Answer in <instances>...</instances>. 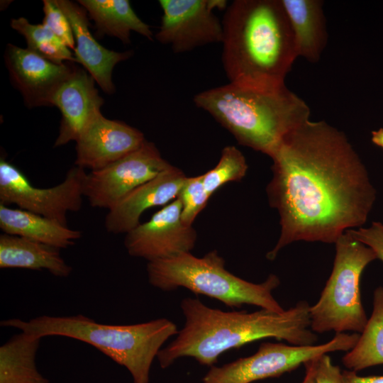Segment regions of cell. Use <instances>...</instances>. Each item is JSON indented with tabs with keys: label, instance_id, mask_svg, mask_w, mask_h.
Wrapping results in <instances>:
<instances>
[{
	"label": "cell",
	"instance_id": "6da1fadb",
	"mask_svg": "<svg viewBox=\"0 0 383 383\" xmlns=\"http://www.w3.org/2000/svg\"><path fill=\"white\" fill-rule=\"evenodd\" d=\"M270 158L267 194L279 213L281 233L268 260L292 242L335 243L346 231L365 223L376 190L344 133L323 121L307 120Z\"/></svg>",
	"mask_w": 383,
	"mask_h": 383
},
{
	"label": "cell",
	"instance_id": "7a4b0ae2",
	"mask_svg": "<svg viewBox=\"0 0 383 383\" xmlns=\"http://www.w3.org/2000/svg\"><path fill=\"white\" fill-rule=\"evenodd\" d=\"M309 308L302 300L282 312L264 309L251 313L223 311L198 299H184L181 309L184 326L175 340L159 351V364L165 369L179 358L190 357L212 367L224 352L267 338L294 345H313L318 338L309 328Z\"/></svg>",
	"mask_w": 383,
	"mask_h": 383
},
{
	"label": "cell",
	"instance_id": "3957f363",
	"mask_svg": "<svg viewBox=\"0 0 383 383\" xmlns=\"http://www.w3.org/2000/svg\"><path fill=\"white\" fill-rule=\"evenodd\" d=\"M222 63L230 83L276 89L298 55L281 0H235L222 20Z\"/></svg>",
	"mask_w": 383,
	"mask_h": 383
},
{
	"label": "cell",
	"instance_id": "277c9868",
	"mask_svg": "<svg viewBox=\"0 0 383 383\" xmlns=\"http://www.w3.org/2000/svg\"><path fill=\"white\" fill-rule=\"evenodd\" d=\"M193 100L240 145L270 157L284 138L310 116L306 103L286 85L258 89L229 82L196 94Z\"/></svg>",
	"mask_w": 383,
	"mask_h": 383
},
{
	"label": "cell",
	"instance_id": "5b68a950",
	"mask_svg": "<svg viewBox=\"0 0 383 383\" xmlns=\"http://www.w3.org/2000/svg\"><path fill=\"white\" fill-rule=\"evenodd\" d=\"M1 326L40 338L64 336L89 344L126 367L133 383H149L154 359L163 344L178 333L176 324L165 318L131 325L98 323L82 314L40 316L28 321L9 318Z\"/></svg>",
	"mask_w": 383,
	"mask_h": 383
},
{
	"label": "cell",
	"instance_id": "8992f818",
	"mask_svg": "<svg viewBox=\"0 0 383 383\" xmlns=\"http://www.w3.org/2000/svg\"><path fill=\"white\" fill-rule=\"evenodd\" d=\"M225 265L216 250L202 257L184 252L148 262L147 272L150 284L163 291L184 287L231 308L250 304L275 312L284 311L272 295L280 284L277 275L271 274L265 282L255 284L234 275Z\"/></svg>",
	"mask_w": 383,
	"mask_h": 383
},
{
	"label": "cell",
	"instance_id": "52a82bcc",
	"mask_svg": "<svg viewBox=\"0 0 383 383\" xmlns=\"http://www.w3.org/2000/svg\"><path fill=\"white\" fill-rule=\"evenodd\" d=\"M335 244L331 274L318 301L309 308L310 328L318 333H361L368 319L361 300L360 277L377 258L371 248L346 231Z\"/></svg>",
	"mask_w": 383,
	"mask_h": 383
},
{
	"label": "cell",
	"instance_id": "ba28073f",
	"mask_svg": "<svg viewBox=\"0 0 383 383\" xmlns=\"http://www.w3.org/2000/svg\"><path fill=\"white\" fill-rule=\"evenodd\" d=\"M360 337L357 333H338L328 342L318 345H287L265 342L257 352L221 367L212 366L202 383H251L277 377L324 354L349 351Z\"/></svg>",
	"mask_w": 383,
	"mask_h": 383
},
{
	"label": "cell",
	"instance_id": "9c48e42d",
	"mask_svg": "<svg viewBox=\"0 0 383 383\" xmlns=\"http://www.w3.org/2000/svg\"><path fill=\"white\" fill-rule=\"evenodd\" d=\"M84 169L74 166L56 186L39 188L30 183L17 167L0 160V204H16L26 210L67 226V213L78 211L82 206Z\"/></svg>",
	"mask_w": 383,
	"mask_h": 383
},
{
	"label": "cell",
	"instance_id": "30bf717a",
	"mask_svg": "<svg viewBox=\"0 0 383 383\" xmlns=\"http://www.w3.org/2000/svg\"><path fill=\"white\" fill-rule=\"evenodd\" d=\"M171 165L155 145L146 140L123 158L103 169L87 173L84 196L93 208L109 210L133 189Z\"/></svg>",
	"mask_w": 383,
	"mask_h": 383
},
{
	"label": "cell",
	"instance_id": "8fae6325",
	"mask_svg": "<svg viewBox=\"0 0 383 383\" xmlns=\"http://www.w3.org/2000/svg\"><path fill=\"white\" fill-rule=\"evenodd\" d=\"M161 24L155 38L175 53L222 43L223 25L213 13L225 9L224 0H160Z\"/></svg>",
	"mask_w": 383,
	"mask_h": 383
},
{
	"label": "cell",
	"instance_id": "7c38bea8",
	"mask_svg": "<svg viewBox=\"0 0 383 383\" xmlns=\"http://www.w3.org/2000/svg\"><path fill=\"white\" fill-rule=\"evenodd\" d=\"M181 213L182 204L177 198L127 233L124 245L128 253L150 262L191 252L197 233L182 223Z\"/></svg>",
	"mask_w": 383,
	"mask_h": 383
},
{
	"label": "cell",
	"instance_id": "4fadbf2b",
	"mask_svg": "<svg viewBox=\"0 0 383 383\" xmlns=\"http://www.w3.org/2000/svg\"><path fill=\"white\" fill-rule=\"evenodd\" d=\"M4 62L11 84L30 109L52 106L56 90L70 74L74 63L57 64L11 43L6 45Z\"/></svg>",
	"mask_w": 383,
	"mask_h": 383
},
{
	"label": "cell",
	"instance_id": "5bb4252c",
	"mask_svg": "<svg viewBox=\"0 0 383 383\" xmlns=\"http://www.w3.org/2000/svg\"><path fill=\"white\" fill-rule=\"evenodd\" d=\"M147 140L144 134L123 121L99 113L76 141L75 166L96 171L138 150Z\"/></svg>",
	"mask_w": 383,
	"mask_h": 383
},
{
	"label": "cell",
	"instance_id": "9a60e30c",
	"mask_svg": "<svg viewBox=\"0 0 383 383\" xmlns=\"http://www.w3.org/2000/svg\"><path fill=\"white\" fill-rule=\"evenodd\" d=\"M103 104L93 77L74 63L70 74L59 86L51 102L62 115L54 147L76 142L87 125L101 112Z\"/></svg>",
	"mask_w": 383,
	"mask_h": 383
},
{
	"label": "cell",
	"instance_id": "2e32d148",
	"mask_svg": "<svg viewBox=\"0 0 383 383\" xmlns=\"http://www.w3.org/2000/svg\"><path fill=\"white\" fill-rule=\"evenodd\" d=\"M187 177L171 165L142 184L108 210L104 226L109 233H127L138 226L144 211L170 204L178 197Z\"/></svg>",
	"mask_w": 383,
	"mask_h": 383
},
{
	"label": "cell",
	"instance_id": "e0dca14e",
	"mask_svg": "<svg viewBox=\"0 0 383 383\" xmlns=\"http://www.w3.org/2000/svg\"><path fill=\"white\" fill-rule=\"evenodd\" d=\"M55 2L72 26L77 62L84 66L104 92L113 94L116 89L112 81L113 70L116 64L130 58L133 51L116 52L103 47L89 30L88 13L82 5L68 0H55Z\"/></svg>",
	"mask_w": 383,
	"mask_h": 383
},
{
	"label": "cell",
	"instance_id": "ac0fdd59",
	"mask_svg": "<svg viewBox=\"0 0 383 383\" xmlns=\"http://www.w3.org/2000/svg\"><path fill=\"white\" fill-rule=\"evenodd\" d=\"M296 43L298 55L318 61L327 43L323 2L319 0H281Z\"/></svg>",
	"mask_w": 383,
	"mask_h": 383
},
{
	"label": "cell",
	"instance_id": "d6986e66",
	"mask_svg": "<svg viewBox=\"0 0 383 383\" xmlns=\"http://www.w3.org/2000/svg\"><path fill=\"white\" fill-rule=\"evenodd\" d=\"M0 228L4 233L17 235L59 249L73 245L82 232L43 216L0 204Z\"/></svg>",
	"mask_w": 383,
	"mask_h": 383
},
{
	"label": "cell",
	"instance_id": "ffe728a7",
	"mask_svg": "<svg viewBox=\"0 0 383 383\" xmlns=\"http://www.w3.org/2000/svg\"><path fill=\"white\" fill-rule=\"evenodd\" d=\"M60 249L23 237L0 235V267L45 270L58 277H67L72 268L62 257Z\"/></svg>",
	"mask_w": 383,
	"mask_h": 383
},
{
	"label": "cell",
	"instance_id": "44dd1931",
	"mask_svg": "<svg viewBox=\"0 0 383 383\" xmlns=\"http://www.w3.org/2000/svg\"><path fill=\"white\" fill-rule=\"evenodd\" d=\"M94 21L97 33L131 43V33L135 31L152 40V32L127 0H79L77 1Z\"/></svg>",
	"mask_w": 383,
	"mask_h": 383
},
{
	"label": "cell",
	"instance_id": "7402d4cb",
	"mask_svg": "<svg viewBox=\"0 0 383 383\" xmlns=\"http://www.w3.org/2000/svg\"><path fill=\"white\" fill-rule=\"evenodd\" d=\"M41 338L21 331L0 347V383H50L35 365Z\"/></svg>",
	"mask_w": 383,
	"mask_h": 383
},
{
	"label": "cell",
	"instance_id": "603a6c76",
	"mask_svg": "<svg viewBox=\"0 0 383 383\" xmlns=\"http://www.w3.org/2000/svg\"><path fill=\"white\" fill-rule=\"evenodd\" d=\"M342 362L346 368L356 372L383 364V287L374 290L372 314L355 345Z\"/></svg>",
	"mask_w": 383,
	"mask_h": 383
},
{
	"label": "cell",
	"instance_id": "cb8c5ba5",
	"mask_svg": "<svg viewBox=\"0 0 383 383\" xmlns=\"http://www.w3.org/2000/svg\"><path fill=\"white\" fill-rule=\"evenodd\" d=\"M10 25L24 37L27 49L36 55L57 64L77 62L70 49L43 24H32L20 17L11 19Z\"/></svg>",
	"mask_w": 383,
	"mask_h": 383
},
{
	"label": "cell",
	"instance_id": "d4e9b609",
	"mask_svg": "<svg viewBox=\"0 0 383 383\" xmlns=\"http://www.w3.org/2000/svg\"><path fill=\"white\" fill-rule=\"evenodd\" d=\"M248 166L243 154L234 145L226 146L216 165L202 174L204 187L210 196L230 182H239L246 174Z\"/></svg>",
	"mask_w": 383,
	"mask_h": 383
},
{
	"label": "cell",
	"instance_id": "484cf974",
	"mask_svg": "<svg viewBox=\"0 0 383 383\" xmlns=\"http://www.w3.org/2000/svg\"><path fill=\"white\" fill-rule=\"evenodd\" d=\"M210 197L204 187L202 174L187 177L177 197L182 204L181 218L185 226H192Z\"/></svg>",
	"mask_w": 383,
	"mask_h": 383
},
{
	"label": "cell",
	"instance_id": "4316f807",
	"mask_svg": "<svg viewBox=\"0 0 383 383\" xmlns=\"http://www.w3.org/2000/svg\"><path fill=\"white\" fill-rule=\"evenodd\" d=\"M44 17L42 24L48 28L65 46L74 50L76 48L74 35L70 23L56 4L55 0H43Z\"/></svg>",
	"mask_w": 383,
	"mask_h": 383
},
{
	"label": "cell",
	"instance_id": "83f0119b",
	"mask_svg": "<svg viewBox=\"0 0 383 383\" xmlns=\"http://www.w3.org/2000/svg\"><path fill=\"white\" fill-rule=\"evenodd\" d=\"M354 238L371 248L383 262V223L372 222L367 228L360 227L357 230L346 231Z\"/></svg>",
	"mask_w": 383,
	"mask_h": 383
},
{
	"label": "cell",
	"instance_id": "f1b7e54d",
	"mask_svg": "<svg viewBox=\"0 0 383 383\" xmlns=\"http://www.w3.org/2000/svg\"><path fill=\"white\" fill-rule=\"evenodd\" d=\"M314 383H344L343 371L333 364L328 354L318 357L315 375Z\"/></svg>",
	"mask_w": 383,
	"mask_h": 383
},
{
	"label": "cell",
	"instance_id": "f546056e",
	"mask_svg": "<svg viewBox=\"0 0 383 383\" xmlns=\"http://www.w3.org/2000/svg\"><path fill=\"white\" fill-rule=\"evenodd\" d=\"M343 375L344 383H383V375L362 377L349 370H343Z\"/></svg>",
	"mask_w": 383,
	"mask_h": 383
},
{
	"label": "cell",
	"instance_id": "4dcf8cb0",
	"mask_svg": "<svg viewBox=\"0 0 383 383\" xmlns=\"http://www.w3.org/2000/svg\"><path fill=\"white\" fill-rule=\"evenodd\" d=\"M318 357L311 360L304 364L306 373L301 383H314V375Z\"/></svg>",
	"mask_w": 383,
	"mask_h": 383
},
{
	"label": "cell",
	"instance_id": "1f68e13d",
	"mask_svg": "<svg viewBox=\"0 0 383 383\" xmlns=\"http://www.w3.org/2000/svg\"><path fill=\"white\" fill-rule=\"evenodd\" d=\"M372 142L383 149V128L372 132Z\"/></svg>",
	"mask_w": 383,
	"mask_h": 383
}]
</instances>
